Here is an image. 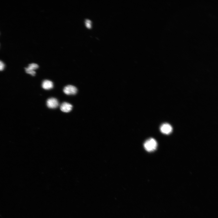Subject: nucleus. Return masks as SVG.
<instances>
[{
    "label": "nucleus",
    "instance_id": "obj_1",
    "mask_svg": "<svg viewBox=\"0 0 218 218\" xmlns=\"http://www.w3.org/2000/svg\"><path fill=\"white\" fill-rule=\"evenodd\" d=\"M144 147L148 152H152L155 150L157 147L156 141L153 138H150L144 142Z\"/></svg>",
    "mask_w": 218,
    "mask_h": 218
},
{
    "label": "nucleus",
    "instance_id": "obj_2",
    "mask_svg": "<svg viewBox=\"0 0 218 218\" xmlns=\"http://www.w3.org/2000/svg\"><path fill=\"white\" fill-rule=\"evenodd\" d=\"M77 91V89L76 87L71 85L66 86L63 89L64 93L67 95H75Z\"/></svg>",
    "mask_w": 218,
    "mask_h": 218
},
{
    "label": "nucleus",
    "instance_id": "obj_3",
    "mask_svg": "<svg viewBox=\"0 0 218 218\" xmlns=\"http://www.w3.org/2000/svg\"><path fill=\"white\" fill-rule=\"evenodd\" d=\"M46 104L47 107L50 108L54 109L57 108L59 105V102L57 99L54 98H50L47 101Z\"/></svg>",
    "mask_w": 218,
    "mask_h": 218
},
{
    "label": "nucleus",
    "instance_id": "obj_4",
    "mask_svg": "<svg viewBox=\"0 0 218 218\" xmlns=\"http://www.w3.org/2000/svg\"><path fill=\"white\" fill-rule=\"evenodd\" d=\"M160 130L163 134L168 135L172 132V128L170 125L165 123L162 125L161 126Z\"/></svg>",
    "mask_w": 218,
    "mask_h": 218
},
{
    "label": "nucleus",
    "instance_id": "obj_5",
    "mask_svg": "<svg viewBox=\"0 0 218 218\" xmlns=\"http://www.w3.org/2000/svg\"><path fill=\"white\" fill-rule=\"evenodd\" d=\"M72 105L66 102H64L60 106V110L62 112L68 113L70 112L72 110Z\"/></svg>",
    "mask_w": 218,
    "mask_h": 218
},
{
    "label": "nucleus",
    "instance_id": "obj_6",
    "mask_svg": "<svg viewBox=\"0 0 218 218\" xmlns=\"http://www.w3.org/2000/svg\"><path fill=\"white\" fill-rule=\"evenodd\" d=\"M42 87L45 90H50L53 88V84L52 81L46 80L42 82Z\"/></svg>",
    "mask_w": 218,
    "mask_h": 218
},
{
    "label": "nucleus",
    "instance_id": "obj_7",
    "mask_svg": "<svg viewBox=\"0 0 218 218\" xmlns=\"http://www.w3.org/2000/svg\"><path fill=\"white\" fill-rule=\"evenodd\" d=\"M39 67V65L37 64L33 63L29 64L27 68L30 70L34 71L38 69Z\"/></svg>",
    "mask_w": 218,
    "mask_h": 218
},
{
    "label": "nucleus",
    "instance_id": "obj_8",
    "mask_svg": "<svg viewBox=\"0 0 218 218\" xmlns=\"http://www.w3.org/2000/svg\"><path fill=\"white\" fill-rule=\"evenodd\" d=\"M25 71L27 73L33 76H34L36 74V72L35 71L31 70L25 68Z\"/></svg>",
    "mask_w": 218,
    "mask_h": 218
},
{
    "label": "nucleus",
    "instance_id": "obj_9",
    "mask_svg": "<svg viewBox=\"0 0 218 218\" xmlns=\"http://www.w3.org/2000/svg\"><path fill=\"white\" fill-rule=\"evenodd\" d=\"M86 25L88 29H90L92 27V22L90 20L87 19L85 21Z\"/></svg>",
    "mask_w": 218,
    "mask_h": 218
},
{
    "label": "nucleus",
    "instance_id": "obj_10",
    "mask_svg": "<svg viewBox=\"0 0 218 218\" xmlns=\"http://www.w3.org/2000/svg\"><path fill=\"white\" fill-rule=\"evenodd\" d=\"M5 67V65L4 63L0 61V71L3 70Z\"/></svg>",
    "mask_w": 218,
    "mask_h": 218
}]
</instances>
